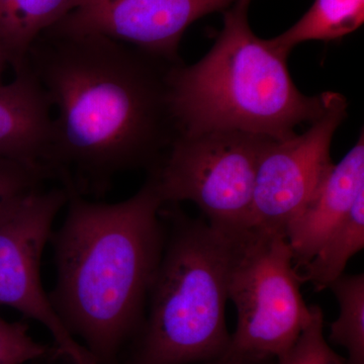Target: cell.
<instances>
[{
    "instance_id": "6da1fadb",
    "label": "cell",
    "mask_w": 364,
    "mask_h": 364,
    "mask_svg": "<svg viewBox=\"0 0 364 364\" xmlns=\"http://www.w3.org/2000/svg\"><path fill=\"white\" fill-rule=\"evenodd\" d=\"M25 62L56 112L48 168L69 196H102L117 174L149 172L179 136L169 85L179 63L53 28Z\"/></svg>"
},
{
    "instance_id": "7a4b0ae2",
    "label": "cell",
    "mask_w": 364,
    "mask_h": 364,
    "mask_svg": "<svg viewBox=\"0 0 364 364\" xmlns=\"http://www.w3.org/2000/svg\"><path fill=\"white\" fill-rule=\"evenodd\" d=\"M66 205L50 238L56 267L50 301L95 363L121 364L124 347L142 327L164 248V203L147 176L122 202L70 195Z\"/></svg>"
},
{
    "instance_id": "3957f363",
    "label": "cell",
    "mask_w": 364,
    "mask_h": 364,
    "mask_svg": "<svg viewBox=\"0 0 364 364\" xmlns=\"http://www.w3.org/2000/svg\"><path fill=\"white\" fill-rule=\"evenodd\" d=\"M250 2L236 0L223 13L221 33L200 61L170 70L179 135L227 131L284 140L327 109L331 91L303 95L289 73V54L253 33Z\"/></svg>"
},
{
    "instance_id": "277c9868",
    "label": "cell",
    "mask_w": 364,
    "mask_h": 364,
    "mask_svg": "<svg viewBox=\"0 0 364 364\" xmlns=\"http://www.w3.org/2000/svg\"><path fill=\"white\" fill-rule=\"evenodd\" d=\"M171 229L148 296L142 327L124 364H200L226 354L230 272L241 237L161 208Z\"/></svg>"
},
{
    "instance_id": "5b68a950",
    "label": "cell",
    "mask_w": 364,
    "mask_h": 364,
    "mask_svg": "<svg viewBox=\"0 0 364 364\" xmlns=\"http://www.w3.org/2000/svg\"><path fill=\"white\" fill-rule=\"evenodd\" d=\"M304 282L286 237L253 231L241 237L228 286L237 326L223 358L268 364L284 355L313 318Z\"/></svg>"
},
{
    "instance_id": "8992f818",
    "label": "cell",
    "mask_w": 364,
    "mask_h": 364,
    "mask_svg": "<svg viewBox=\"0 0 364 364\" xmlns=\"http://www.w3.org/2000/svg\"><path fill=\"white\" fill-rule=\"evenodd\" d=\"M272 139L215 131L179 135L148 176L163 203H195L208 224L230 236L250 232L256 172Z\"/></svg>"
},
{
    "instance_id": "52a82bcc",
    "label": "cell",
    "mask_w": 364,
    "mask_h": 364,
    "mask_svg": "<svg viewBox=\"0 0 364 364\" xmlns=\"http://www.w3.org/2000/svg\"><path fill=\"white\" fill-rule=\"evenodd\" d=\"M69 200L65 188H39L0 210V306L37 321L52 335L57 356L68 364H97L55 312L41 279V260L57 215Z\"/></svg>"
},
{
    "instance_id": "ba28073f",
    "label": "cell",
    "mask_w": 364,
    "mask_h": 364,
    "mask_svg": "<svg viewBox=\"0 0 364 364\" xmlns=\"http://www.w3.org/2000/svg\"><path fill=\"white\" fill-rule=\"evenodd\" d=\"M347 107L343 95L331 92L324 114L308 130L268 142L256 172L250 231L286 237L334 166L330 150Z\"/></svg>"
},
{
    "instance_id": "9c48e42d",
    "label": "cell",
    "mask_w": 364,
    "mask_h": 364,
    "mask_svg": "<svg viewBox=\"0 0 364 364\" xmlns=\"http://www.w3.org/2000/svg\"><path fill=\"white\" fill-rule=\"evenodd\" d=\"M236 0H85L57 25L59 32L100 35L181 63L179 45L195 21L224 13Z\"/></svg>"
},
{
    "instance_id": "30bf717a",
    "label": "cell",
    "mask_w": 364,
    "mask_h": 364,
    "mask_svg": "<svg viewBox=\"0 0 364 364\" xmlns=\"http://www.w3.org/2000/svg\"><path fill=\"white\" fill-rule=\"evenodd\" d=\"M14 71V80L0 85V157L51 173V100L26 62Z\"/></svg>"
},
{
    "instance_id": "8fae6325",
    "label": "cell",
    "mask_w": 364,
    "mask_h": 364,
    "mask_svg": "<svg viewBox=\"0 0 364 364\" xmlns=\"http://www.w3.org/2000/svg\"><path fill=\"white\" fill-rule=\"evenodd\" d=\"M364 191V136L334 164L311 203L289 228L286 238L296 267H305Z\"/></svg>"
},
{
    "instance_id": "7c38bea8",
    "label": "cell",
    "mask_w": 364,
    "mask_h": 364,
    "mask_svg": "<svg viewBox=\"0 0 364 364\" xmlns=\"http://www.w3.org/2000/svg\"><path fill=\"white\" fill-rule=\"evenodd\" d=\"M85 0H0V50L13 69L23 65L33 42Z\"/></svg>"
},
{
    "instance_id": "4fadbf2b",
    "label": "cell",
    "mask_w": 364,
    "mask_h": 364,
    "mask_svg": "<svg viewBox=\"0 0 364 364\" xmlns=\"http://www.w3.org/2000/svg\"><path fill=\"white\" fill-rule=\"evenodd\" d=\"M364 21V0H315L293 26L272 39L287 54L309 41H336L355 32Z\"/></svg>"
},
{
    "instance_id": "5bb4252c",
    "label": "cell",
    "mask_w": 364,
    "mask_h": 364,
    "mask_svg": "<svg viewBox=\"0 0 364 364\" xmlns=\"http://www.w3.org/2000/svg\"><path fill=\"white\" fill-rule=\"evenodd\" d=\"M364 246V191L359 193L347 215L333 229L318 252L304 267V282H311L316 291L327 289L343 274L352 256Z\"/></svg>"
},
{
    "instance_id": "9a60e30c",
    "label": "cell",
    "mask_w": 364,
    "mask_h": 364,
    "mask_svg": "<svg viewBox=\"0 0 364 364\" xmlns=\"http://www.w3.org/2000/svg\"><path fill=\"white\" fill-rule=\"evenodd\" d=\"M340 313L330 325L329 339L348 352V364H364V275H340L328 287Z\"/></svg>"
},
{
    "instance_id": "2e32d148",
    "label": "cell",
    "mask_w": 364,
    "mask_h": 364,
    "mask_svg": "<svg viewBox=\"0 0 364 364\" xmlns=\"http://www.w3.org/2000/svg\"><path fill=\"white\" fill-rule=\"evenodd\" d=\"M322 309L314 306L310 324L299 335L293 346L277 360L268 364H348L328 345L324 337Z\"/></svg>"
},
{
    "instance_id": "e0dca14e",
    "label": "cell",
    "mask_w": 364,
    "mask_h": 364,
    "mask_svg": "<svg viewBox=\"0 0 364 364\" xmlns=\"http://www.w3.org/2000/svg\"><path fill=\"white\" fill-rule=\"evenodd\" d=\"M57 356L55 347L36 341L23 322H9L0 316V364H25Z\"/></svg>"
},
{
    "instance_id": "ac0fdd59",
    "label": "cell",
    "mask_w": 364,
    "mask_h": 364,
    "mask_svg": "<svg viewBox=\"0 0 364 364\" xmlns=\"http://www.w3.org/2000/svg\"><path fill=\"white\" fill-rule=\"evenodd\" d=\"M50 179L53 176L47 169L0 157V210Z\"/></svg>"
},
{
    "instance_id": "d6986e66",
    "label": "cell",
    "mask_w": 364,
    "mask_h": 364,
    "mask_svg": "<svg viewBox=\"0 0 364 364\" xmlns=\"http://www.w3.org/2000/svg\"><path fill=\"white\" fill-rule=\"evenodd\" d=\"M200 364H253L246 363V361L238 360V359L230 358H222L217 359V360L208 361V363H200Z\"/></svg>"
},
{
    "instance_id": "ffe728a7",
    "label": "cell",
    "mask_w": 364,
    "mask_h": 364,
    "mask_svg": "<svg viewBox=\"0 0 364 364\" xmlns=\"http://www.w3.org/2000/svg\"><path fill=\"white\" fill-rule=\"evenodd\" d=\"M7 65H9V61H7L6 56L0 50V85H2V76H4Z\"/></svg>"
}]
</instances>
